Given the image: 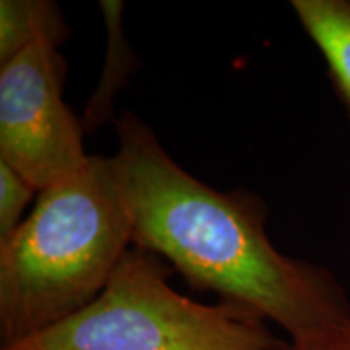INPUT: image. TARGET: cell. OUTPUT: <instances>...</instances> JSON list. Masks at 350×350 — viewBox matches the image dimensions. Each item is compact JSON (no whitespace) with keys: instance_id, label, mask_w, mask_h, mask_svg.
<instances>
[{"instance_id":"cell-1","label":"cell","mask_w":350,"mask_h":350,"mask_svg":"<svg viewBox=\"0 0 350 350\" xmlns=\"http://www.w3.org/2000/svg\"><path fill=\"white\" fill-rule=\"evenodd\" d=\"M133 245L165 258L193 286L252 310L312 350L350 325V301L326 269L284 255L266 234V206L183 170L133 113L117 122Z\"/></svg>"},{"instance_id":"cell-2","label":"cell","mask_w":350,"mask_h":350,"mask_svg":"<svg viewBox=\"0 0 350 350\" xmlns=\"http://www.w3.org/2000/svg\"><path fill=\"white\" fill-rule=\"evenodd\" d=\"M131 247L116 156H90L80 172L39 191L31 214L0 245L2 347L86 308Z\"/></svg>"},{"instance_id":"cell-3","label":"cell","mask_w":350,"mask_h":350,"mask_svg":"<svg viewBox=\"0 0 350 350\" xmlns=\"http://www.w3.org/2000/svg\"><path fill=\"white\" fill-rule=\"evenodd\" d=\"M0 350H291L252 310L178 294L159 256L131 247L96 300Z\"/></svg>"},{"instance_id":"cell-4","label":"cell","mask_w":350,"mask_h":350,"mask_svg":"<svg viewBox=\"0 0 350 350\" xmlns=\"http://www.w3.org/2000/svg\"><path fill=\"white\" fill-rule=\"evenodd\" d=\"M59 47L39 42L0 65V161L38 191L72 177L90 154L83 125L62 96Z\"/></svg>"},{"instance_id":"cell-5","label":"cell","mask_w":350,"mask_h":350,"mask_svg":"<svg viewBox=\"0 0 350 350\" xmlns=\"http://www.w3.org/2000/svg\"><path fill=\"white\" fill-rule=\"evenodd\" d=\"M292 10L325 60L350 119V0H292Z\"/></svg>"},{"instance_id":"cell-6","label":"cell","mask_w":350,"mask_h":350,"mask_svg":"<svg viewBox=\"0 0 350 350\" xmlns=\"http://www.w3.org/2000/svg\"><path fill=\"white\" fill-rule=\"evenodd\" d=\"M68 28L57 3L49 0H2L0 2V65L10 62L34 44L60 47Z\"/></svg>"},{"instance_id":"cell-7","label":"cell","mask_w":350,"mask_h":350,"mask_svg":"<svg viewBox=\"0 0 350 350\" xmlns=\"http://www.w3.org/2000/svg\"><path fill=\"white\" fill-rule=\"evenodd\" d=\"M36 188L26 178L0 161V245H5L20 226Z\"/></svg>"},{"instance_id":"cell-8","label":"cell","mask_w":350,"mask_h":350,"mask_svg":"<svg viewBox=\"0 0 350 350\" xmlns=\"http://www.w3.org/2000/svg\"><path fill=\"white\" fill-rule=\"evenodd\" d=\"M312 350H350V325L344 331H340L336 338L326 340L325 344Z\"/></svg>"}]
</instances>
